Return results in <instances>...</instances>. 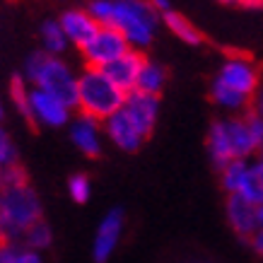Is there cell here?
<instances>
[{
    "label": "cell",
    "instance_id": "obj_32",
    "mask_svg": "<svg viewBox=\"0 0 263 263\" xmlns=\"http://www.w3.org/2000/svg\"><path fill=\"white\" fill-rule=\"evenodd\" d=\"M251 160H254V162H256V167H258V169L263 172V147H258V150H256V155L251 157Z\"/></svg>",
    "mask_w": 263,
    "mask_h": 263
},
{
    "label": "cell",
    "instance_id": "obj_25",
    "mask_svg": "<svg viewBox=\"0 0 263 263\" xmlns=\"http://www.w3.org/2000/svg\"><path fill=\"white\" fill-rule=\"evenodd\" d=\"M17 162V147L12 143V138L0 128V167H8Z\"/></svg>",
    "mask_w": 263,
    "mask_h": 263
},
{
    "label": "cell",
    "instance_id": "obj_10",
    "mask_svg": "<svg viewBox=\"0 0 263 263\" xmlns=\"http://www.w3.org/2000/svg\"><path fill=\"white\" fill-rule=\"evenodd\" d=\"M123 230H126V213L121 208H114L102 217V222L97 224L95 241H92V258H95V263H106L111 258L121 237H123Z\"/></svg>",
    "mask_w": 263,
    "mask_h": 263
},
{
    "label": "cell",
    "instance_id": "obj_22",
    "mask_svg": "<svg viewBox=\"0 0 263 263\" xmlns=\"http://www.w3.org/2000/svg\"><path fill=\"white\" fill-rule=\"evenodd\" d=\"M68 196H70L75 203H87L89 196H92V181H89L87 174H72L68 179Z\"/></svg>",
    "mask_w": 263,
    "mask_h": 263
},
{
    "label": "cell",
    "instance_id": "obj_34",
    "mask_svg": "<svg viewBox=\"0 0 263 263\" xmlns=\"http://www.w3.org/2000/svg\"><path fill=\"white\" fill-rule=\"evenodd\" d=\"M0 121H3V104H0Z\"/></svg>",
    "mask_w": 263,
    "mask_h": 263
},
{
    "label": "cell",
    "instance_id": "obj_14",
    "mask_svg": "<svg viewBox=\"0 0 263 263\" xmlns=\"http://www.w3.org/2000/svg\"><path fill=\"white\" fill-rule=\"evenodd\" d=\"M58 24H61V29H63L68 44L75 48H82L92 36H95L97 29H99V24H97L95 17L87 12V8L65 10L63 15L58 17Z\"/></svg>",
    "mask_w": 263,
    "mask_h": 263
},
{
    "label": "cell",
    "instance_id": "obj_1",
    "mask_svg": "<svg viewBox=\"0 0 263 263\" xmlns=\"http://www.w3.org/2000/svg\"><path fill=\"white\" fill-rule=\"evenodd\" d=\"M261 82V70L247 56H227L210 82V99L227 116H241Z\"/></svg>",
    "mask_w": 263,
    "mask_h": 263
},
{
    "label": "cell",
    "instance_id": "obj_6",
    "mask_svg": "<svg viewBox=\"0 0 263 263\" xmlns=\"http://www.w3.org/2000/svg\"><path fill=\"white\" fill-rule=\"evenodd\" d=\"M109 27L119 29L130 44V48L145 51L155 41L160 15L152 8L150 0H114Z\"/></svg>",
    "mask_w": 263,
    "mask_h": 263
},
{
    "label": "cell",
    "instance_id": "obj_28",
    "mask_svg": "<svg viewBox=\"0 0 263 263\" xmlns=\"http://www.w3.org/2000/svg\"><path fill=\"white\" fill-rule=\"evenodd\" d=\"M249 241H251V247H254L256 254L263 258V205H258V232H256Z\"/></svg>",
    "mask_w": 263,
    "mask_h": 263
},
{
    "label": "cell",
    "instance_id": "obj_33",
    "mask_svg": "<svg viewBox=\"0 0 263 263\" xmlns=\"http://www.w3.org/2000/svg\"><path fill=\"white\" fill-rule=\"evenodd\" d=\"M217 3H222V5H237V0H217Z\"/></svg>",
    "mask_w": 263,
    "mask_h": 263
},
{
    "label": "cell",
    "instance_id": "obj_30",
    "mask_svg": "<svg viewBox=\"0 0 263 263\" xmlns=\"http://www.w3.org/2000/svg\"><path fill=\"white\" fill-rule=\"evenodd\" d=\"M152 8L157 10V15H164V12H169L172 10V3L169 0H150Z\"/></svg>",
    "mask_w": 263,
    "mask_h": 263
},
{
    "label": "cell",
    "instance_id": "obj_27",
    "mask_svg": "<svg viewBox=\"0 0 263 263\" xmlns=\"http://www.w3.org/2000/svg\"><path fill=\"white\" fill-rule=\"evenodd\" d=\"M20 244L17 241H8V239H0V263H15L17 254H20Z\"/></svg>",
    "mask_w": 263,
    "mask_h": 263
},
{
    "label": "cell",
    "instance_id": "obj_29",
    "mask_svg": "<svg viewBox=\"0 0 263 263\" xmlns=\"http://www.w3.org/2000/svg\"><path fill=\"white\" fill-rule=\"evenodd\" d=\"M249 111L263 119V78H261V82H258V87H256L254 97H251V106H249Z\"/></svg>",
    "mask_w": 263,
    "mask_h": 263
},
{
    "label": "cell",
    "instance_id": "obj_3",
    "mask_svg": "<svg viewBox=\"0 0 263 263\" xmlns=\"http://www.w3.org/2000/svg\"><path fill=\"white\" fill-rule=\"evenodd\" d=\"M126 102V92L114 85L102 68H85L78 75V102L75 111L92 116L97 121L109 119Z\"/></svg>",
    "mask_w": 263,
    "mask_h": 263
},
{
    "label": "cell",
    "instance_id": "obj_24",
    "mask_svg": "<svg viewBox=\"0 0 263 263\" xmlns=\"http://www.w3.org/2000/svg\"><path fill=\"white\" fill-rule=\"evenodd\" d=\"M111 10H114V0H89L87 12L95 17V22L99 27H109L111 24Z\"/></svg>",
    "mask_w": 263,
    "mask_h": 263
},
{
    "label": "cell",
    "instance_id": "obj_11",
    "mask_svg": "<svg viewBox=\"0 0 263 263\" xmlns=\"http://www.w3.org/2000/svg\"><path fill=\"white\" fill-rule=\"evenodd\" d=\"M102 130H104V136L123 152H138L145 145V140H147L140 133V128L130 121V116L123 111V106L116 114H111L109 119L102 121Z\"/></svg>",
    "mask_w": 263,
    "mask_h": 263
},
{
    "label": "cell",
    "instance_id": "obj_13",
    "mask_svg": "<svg viewBox=\"0 0 263 263\" xmlns=\"http://www.w3.org/2000/svg\"><path fill=\"white\" fill-rule=\"evenodd\" d=\"M102 121L85 116V114H78L70 121V140L85 157H99L102 155Z\"/></svg>",
    "mask_w": 263,
    "mask_h": 263
},
{
    "label": "cell",
    "instance_id": "obj_5",
    "mask_svg": "<svg viewBox=\"0 0 263 263\" xmlns=\"http://www.w3.org/2000/svg\"><path fill=\"white\" fill-rule=\"evenodd\" d=\"M41 198L29 183L0 189V239L20 241L24 232L41 220Z\"/></svg>",
    "mask_w": 263,
    "mask_h": 263
},
{
    "label": "cell",
    "instance_id": "obj_31",
    "mask_svg": "<svg viewBox=\"0 0 263 263\" xmlns=\"http://www.w3.org/2000/svg\"><path fill=\"white\" fill-rule=\"evenodd\" d=\"M237 5H241V8H263V0H237Z\"/></svg>",
    "mask_w": 263,
    "mask_h": 263
},
{
    "label": "cell",
    "instance_id": "obj_9",
    "mask_svg": "<svg viewBox=\"0 0 263 263\" xmlns=\"http://www.w3.org/2000/svg\"><path fill=\"white\" fill-rule=\"evenodd\" d=\"M72 106L58 99L56 95H48L44 89H29V121L36 126L63 128L72 121Z\"/></svg>",
    "mask_w": 263,
    "mask_h": 263
},
{
    "label": "cell",
    "instance_id": "obj_8",
    "mask_svg": "<svg viewBox=\"0 0 263 263\" xmlns=\"http://www.w3.org/2000/svg\"><path fill=\"white\" fill-rule=\"evenodd\" d=\"M130 44L126 41V36L114 29V27H99L95 32V36L80 48L82 58L87 68H106V65L116 61L119 56H123Z\"/></svg>",
    "mask_w": 263,
    "mask_h": 263
},
{
    "label": "cell",
    "instance_id": "obj_20",
    "mask_svg": "<svg viewBox=\"0 0 263 263\" xmlns=\"http://www.w3.org/2000/svg\"><path fill=\"white\" fill-rule=\"evenodd\" d=\"M24 247L27 249H34V251H41V249H48L51 247V241H53V232L44 222V217H41L39 222H34L29 230L24 232Z\"/></svg>",
    "mask_w": 263,
    "mask_h": 263
},
{
    "label": "cell",
    "instance_id": "obj_26",
    "mask_svg": "<svg viewBox=\"0 0 263 263\" xmlns=\"http://www.w3.org/2000/svg\"><path fill=\"white\" fill-rule=\"evenodd\" d=\"M244 116H247L249 133H251V138H254L256 147H263V119L261 116H256V114H251V111H247Z\"/></svg>",
    "mask_w": 263,
    "mask_h": 263
},
{
    "label": "cell",
    "instance_id": "obj_18",
    "mask_svg": "<svg viewBox=\"0 0 263 263\" xmlns=\"http://www.w3.org/2000/svg\"><path fill=\"white\" fill-rule=\"evenodd\" d=\"M167 78L169 72L164 65H160L157 61H150L145 58L143 68H140V75H138V82H136V89L145 92V95H162V89L167 87Z\"/></svg>",
    "mask_w": 263,
    "mask_h": 263
},
{
    "label": "cell",
    "instance_id": "obj_17",
    "mask_svg": "<svg viewBox=\"0 0 263 263\" xmlns=\"http://www.w3.org/2000/svg\"><path fill=\"white\" fill-rule=\"evenodd\" d=\"M160 22L174 34L176 39L183 41V44H189V46H200V44H203L200 29L189 20V17H183L181 12H176L174 8L169 10V12H164V15H160Z\"/></svg>",
    "mask_w": 263,
    "mask_h": 263
},
{
    "label": "cell",
    "instance_id": "obj_12",
    "mask_svg": "<svg viewBox=\"0 0 263 263\" xmlns=\"http://www.w3.org/2000/svg\"><path fill=\"white\" fill-rule=\"evenodd\" d=\"M123 111L140 128V133L145 138H150L155 126H157V119H160V97L145 95L140 89H130V92H126Z\"/></svg>",
    "mask_w": 263,
    "mask_h": 263
},
{
    "label": "cell",
    "instance_id": "obj_7",
    "mask_svg": "<svg viewBox=\"0 0 263 263\" xmlns=\"http://www.w3.org/2000/svg\"><path fill=\"white\" fill-rule=\"evenodd\" d=\"M217 172L227 196H239L254 205H263V172L256 167L254 160L227 162Z\"/></svg>",
    "mask_w": 263,
    "mask_h": 263
},
{
    "label": "cell",
    "instance_id": "obj_4",
    "mask_svg": "<svg viewBox=\"0 0 263 263\" xmlns=\"http://www.w3.org/2000/svg\"><path fill=\"white\" fill-rule=\"evenodd\" d=\"M24 80L32 82V87L44 89L48 95H56L68 106L75 109L78 102V75L61 56H48L36 51L24 63Z\"/></svg>",
    "mask_w": 263,
    "mask_h": 263
},
{
    "label": "cell",
    "instance_id": "obj_15",
    "mask_svg": "<svg viewBox=\"0 0 263 263\" xmlns=\"http://www.w3.org/2000/svg\"><path fill=\"white\" fill-rule=\"evenodd\" d=\"M224 213H227V222L237 237L251 239L258 232V205L239 198V196H227Z\"/></svg>",
    "mask_w": 263,
    "mask_h": 263
},
{
    "label": "cell",
    "instance_id": "obj_23",
    "mask_svg": "<svg viewBox=\"0 0 263 263\" xmlns=\"http://www.w3.org/2000/svg\"><path fill=\"white\" fill-rule=\"evenodd\" d=\"M29 183L27 172L20 164H8V167H0V189H15V186H24Z\"/></svg>",
    "mask_w": 263,
    "mask_h": 263
},
{
    "label": "cell",
    "instance_id": "obj_19",
    "mask_svg": "<svg viewBox=\"0 0 263 263\" xmlns=\"http://www.w3.org/2000/svg\"><path fill=\"white\" fill-rule=\"evenodd\" d=\"M39 39H41V51L48 53V56H63L68 51V39H65L63 29L58 20H46V22L39 27Z\"/></svg>",
    "mask_w": 263,
    "mask_h": 263
},
{
    "label": "cell",
    "instance_id": "obj_21",
    "mask_svg": "<svg viewBox=\"0 0 263 263\" xmlns=\"http://www.w3.org/2000/svg\"><path fill=\"white\" fill-rule=\"evenodd\" d=\"M29 89L32 87H27L24 75H17V78H12V82H10V99H12L15 109L22 114L27 121H29Z\"/></svg>",
    "mask_w": 263,
    "mask_h": 263
},
{
    "label": "cell",
    "instance_id": "obj_2",
    "mask_svg": "<svg viewBox=\"0 0 263 263\" xmlns=\"http://www.w3.org/2000/svg\"><path fill=\"white\" fill-rule=\"evenodd\" d=\"M208 155L217 169H222L227 162L251 160L256 155V143L247 126V116H224L215 119L208 128Z\"/></svg>",
    "mask_w": 263,
    "mask_h": 263
},
{
    "label": "cell",
    "instance_id": "obj_16",
    "mask_svg": "<svg viewBox=\"0 0 263 263\" xmlns=\"http://www.w3.org/2000/svg\"><path fill=\"white\" fill-rule=\"evenodd\" d=\"M145 53L143 51H138V48H128L123 56H119L116 61L102 68L109 78H111L114 85H119L123 92H130V89H136V82H138V75H140V68L145 63Z\"/></svg>",
    "mask_w": 263,
    "mask_h": 263
}]
</instances>
